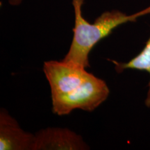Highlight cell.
<instances>
[{
    "instance_id": "6da1fadb",
    "label": "cell",
    "mask_w": 150,
    "mask_h": 150,
    "mask_svg": "<svg viewBox=\"0 0 150 150\" xmlns=\"http://www.w3.org/2000/svg\"><path fill=\"white\" fill-rule=\"evenodd\" d=\"M43 72L51 88L52 112L58 115L81 109L91 112L109 95L106 82L86 68L63 61H46Z\"/></svg>"
},
{
    "instance_id": "7a4b0ae2",
    "label": "cell",
    "mask_w": 150,
    "mask_h": 150,
    "mask_svg": "<svg viewBox=\"0 0 150 150\" xmlns=\"http://www.w3.org/2000/svg\"><path fill=\"white\" fill-rule=\"evenodd\" d=\"M72 1L74 11V35L69 51L62 61L86 69L90 67V52L97 42L108 36L122 24L136 22L139 17L150 14V6L130 16L117 10L106 11L91 24L83 18L82 13L84 0Z\"/></svg>"
},
{
    "instance_id": "3957f363",
    "label": "cell",
    "mask_w": 150,
    "mask_h": 150,
    "mask_svg": "<svg viewBox=\"0 0 150 150\" xmlns=\"http://www.w3.org/2000/svg\"><path fill=\"white\" fill-rule=\"evenodd\" d=\"M89 146L82 137L66 128L49 127L35 134L33 150H86Z\"/></svg>"
},
{
    "instance_id": "277c9868",
    "label": "cell",
    "mask_w": 150,
    "mask_h": 150,
    "mask_svg": "<svg viewBox=\"0 0 150 150\" xmlns=\"http://www.w3.org/2000/svg\"><path fill=\"white\" fill-rule=\"evenodd\" d=\"M35 135L24 131L4 108L0 111V150H33Z\"/></svg>"
},
{
    "instance_id": "5b68a950",
    "label": "cell",
    "mask_w": 150,
    "mask_h": 150,
    "mask_svg": "<svg viewBox=\"0 0 150 150\" xmlns=\"http://www.w3.org/2000/svg\"><path fill=\"white\" fill-rule=\"evenodd\" d=\"M115 65V70L118 73L122 72L125 70H137L140 71H146L149 73L150 76V35L144 48L138 55L126 63H119V62L109 60ZM149 90L145 99V105L147 107H150V80L148 84Z\"/></svg>"
},
{
    "instance_id": "8992f818",
    "label": "cell",
    "mask_w": 150,
    "mask_h": 150,
    "mask_svg": "<svg viewBox=\"0 0 150 150\" xmlns=\"http://www.w3.org/2000/svg\"><path fill=\"white\" fill-rule=\"evenodd\" d=\"M22 0H8V2L12 6H18L22 3Z\"/></svg>"
}]
</instances>
